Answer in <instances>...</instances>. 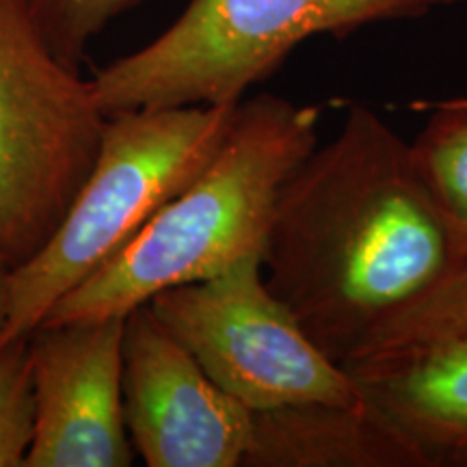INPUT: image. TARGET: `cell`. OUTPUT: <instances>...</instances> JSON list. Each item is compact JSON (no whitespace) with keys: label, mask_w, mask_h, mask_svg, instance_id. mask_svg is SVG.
Returning a JSON list of instances; mask_svg holds the SVG:
<instances>
[{"label":"cell","mask_w":467,"mask_h":467,"mask_svg":"<svg viewBox=\"0 0 467 467\" xmlns=\"http://www.w3.org/2000/svg\"><path fill=\"white\" fill-rule=\"evenodd\" d=\"M454 243L409 143L355 107L285 180L262 266L309 340L342 366L440 277Z\"/></svg>","instance_id":"cell-1"},{"label":"cell","mask_w":467,"mask_h":467,"mask_svg":"<svg viewBox=\"0 0 467 467\" xmlns=\"http://www.w3.org/2000/svg\"><path fill=\"white\" fill-rule=\"evenodd\" d=\"M320 110L260 93L243 98L210 165L115 258L69 290L42 325L126 317L173 285L265 254L277 197L318 145Z\"/></svg>","instance_id":"cell-2"},{"label":"cell","mask_w":467,"mask_h":467,"mask_svg":"<svg viewBox=\"0 0 467 467\" xmlns=\"http://www.w3.org/2000/svg\"><path fill=\"white\" fill-rule=\"evenodd\" d=\"M236 107L195 104L107 117L98 159L66 217L31 260L11 268L0 344L37 329L58 299L115 258L210 165Z\"/></svg>","instance_id":"cell-3"},{"label":"cell","mask_w":467,"mask_h":467,"mask_svg":"<svg viewBox=\"0 0 467 467\" xmlns=\"http://www.w3.org/2000/svg\"><path fill=\"white\" fill-rule=\"evenodd\" d=\"M416 14L407 0H191L154 42L93 76V93L107 117L238 104L314 35Z\"/></svg>","instance_id":"cell-4"},{"label":"cell","mask_w":467,"mask_h":467,"mask_svg":"<svg viewBox=\"0 0 467 467\" xmlns=\"http://www.w3.org/2000/svg\"><path fill=\"white\" fill-rule=\"evenodd\" d=\"M104 126L91 80L52 52L26 0H0V251L14 268L66 217Z\"/></svg>","instance_id":"cell-5"},{"label":"cell","mask_w":467,"mask_h":467,"mask_svg":"<svg viewBox=\"0 0 467 467\" xmlns=\"http://www.w3.org/2000/svg\"><path fill=\"white\" fill-rule=\"evenodd\" d=\"M150 307L206 375L251 411L364 402L348 372L309 340L268 288L262 254L214 277L162 290Z\"/></svg>","instance_id":"cell-6"},{"label":"cell","mask_w":467,"mask_h":467,"mask_svg":"<svg viewBox=\"0 0 467 467\" xmlns=\"http://www.w3.org/2000/svg\"><path fill=\"white\" fill-rule=\"evenodd\" d=\"M440 277L344 361L364 400L418 441L431 465L467 440V234Z\"/></svg>","instance_id":"cell-7"},{"label":"cell","mask_w":467,"mask_h":467,"mask_svg":"<svg viewBox=\"0 0 467 467\" xmlns=\"http://www.w3.org/2000/svg\"><path fill=\"white\" fill-rule=\"evenodd\" d=\"M124 418L150 467H243L254 411L206 375L150 303L126 314Z\"/></svg>","instance_id":"cell-8"},{"label":"cell","mask_w":467,"mask_h":467,"mask_svg":"<svg viewBox=\"0 0 467 467\" xmlns=\"http://www.w3.org/2000/svg\"><path fill=\"white\" fill-rule=\"evenodd\" d=\"M126 317L39 325L28 334L35 437L25 467H128Z\"/></svg>","instance_id":"cell-9"},{"label":"cell","mask_w":467,"mask_h":467,"mask_svg":"<svg viewBox=\"0 0 467 467\" xmlns=\"http://www.w3.org/2000/svg\"><path fill=\"white\" fill-rule=\"evenodd\" d=\"M243 467H433L405 431L368 402H303L254 411Z\"/></svg>","instance_id":"cell-10"},{"label":"cell","mask_w":467,"mask_h":467,"mask_svg":"<svg viewBox=\"0 0 467 467\" xmlns=\"http://www.w3.org/2000/svg\"><path fill=\"white\" fill-rule=\"evenodd\" d=\"M409 148L443 219L454 234H467V96L429 104V119Z\"/></svg>","instance_id":"cell-11"},{"label":"cell","mask_w":467,"mask_h":467,"mask_svg":"<svg viewBox=\"0 0 467 467\" xmlns=\"http://www.w3.org/2000/svg\"><path fill=\"white\" fill-rule=\"evenodd\" d=\"M35 416L33 366L25 336L0 344V467H25Z\"/></svg>","instance_id":"cell-12"},{"label":"cell","mask_w":467,"mask_h":467,"mask_svg":"<svg viewBox=\"0 0 467 467\" xmlns=\"http://www.w3.org/2000/svg\"><path fill=\"white\" fill-rule=\"evenodd\" d=\"M52 52L78 69L91 39L143 0H26Z\"/></svg>","instance_id":"cell-13"},{"label":"cell","mask_w":467,"mask_h":467,"mask_svg":"<svg viewBox=\"0 0 467 467\" xmlns=\"http://www.w3.org/2000/svg\"><path fill=\"white\" fill-rule=\"evenodd\" d=\"M11 266L5 254L0 251V334H3L5 323L9 314V295H11Z\"/></svg>","instance_id":"cell-14"},{"label":"cell","mask_w":467,"mask_h":467,"mask_svg":"<svg viewBox=\"0 0 467 467\" xmlns=\"http://www.w3.org/2000/svg\"><path fill=\"white\" fill-rule=\"evenodd\" d=\"M435 467H467V440L437 454Z\"/></svg>","instance_id":"cell-15"},{"label":"cell","mask_w":467,"mask_h":467,"mask_svg":"<svg viewBox=\"0 0 467 467\" xmlns=\"http://www.w3.org/2000/svg\"><path fill=\"white\" fill-rule=\"evenodd\" d=\"M407 3L420 14V11L435 7V5H451V3H457V0H407Z\"/></svg>","instance_id":"cell-16"}]
</instances>
